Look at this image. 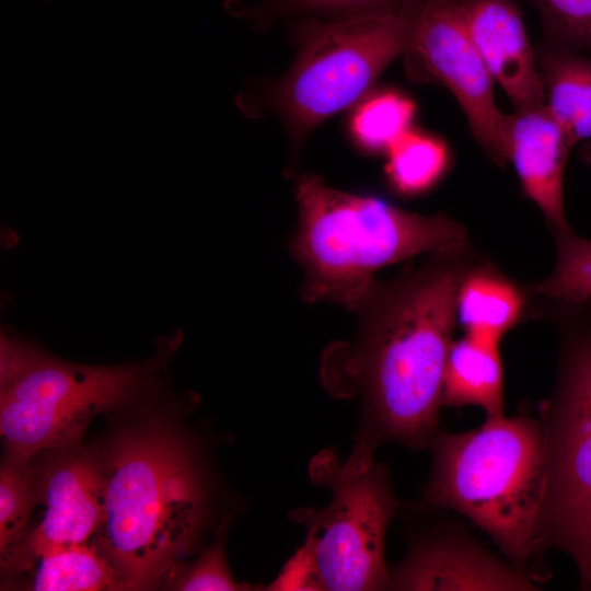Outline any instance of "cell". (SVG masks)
Here are the masks:
<instances>
[{
    "instance_id": "6da1fadb",
    "label": "cell",
    "mask_w": 591,
    "mask_h": 591,
    "mask_svg": "<svg viewBox=\"0 0 591 591\" xmlns=\"http://www.w3.org/2000/svg\"><path fill=\"white\" fill-rule=\"evenodd\" d=\"M465 255L433 254L419 267L375 280L351 310L359 322L356 339L325 350L323 386L335 398L359 402L355 443L344 461L349 472L369 467L387 443L429 449L441 431L456 296L472 267Z\"/></svg>"
},
{
    "instance_id": "7a4b0ae2",
    "label": "cell",
    "mask_w": 591,
    "mask_h": 591,
    "mask_svg": "<svg viewBox=\"0 0 591 591\" xmlns=\"http://www.w3.org/2000/svg\"><path fill=\"white\" fill-rule=\"evenodd\" d=\"M137 417L100 447L105 506L94 538L123 589L143 590L166 580L225 517L217 520L216 480L197 440L162 414Z\"/></svg>"
},
{
    "instance_id": "3957f363",
    "label": "cell",
    "mask_w": 591,
    "mask_h": 591,
    "mask_svg": "<svg viewBox=\"0 0 591 591\" xmlns=\"http://www.w3.org/2000/svg\"><path fill=\"white\" fill-rule=\"evenodd\" d=\"M294 188L299 223L290 252L303 269L306 302L329 301L351 311L381 267L421 253L467 250L466 231L444 215H418L337 190L314 174L300 175Z\"/></svg>"
},
{
    "instance_id": "277c9868",
    "label": "cell",
    "mask_w": 591,
    "mask_h": 591,
    "mask_svg": "<svg viewBox=\"0 0 591 591\" xmlns=\"http://www.w3.org/2000/svg\"><path fill=\"white\" fill-rule=\"evenodd\" d=\"M417 510L450 509L466 517L515 567L541 553L538 525L545 490L544 434L525 412L486 416L479 427L440 431ZM532 572V571H531Z\"/></svg>"
},
{
    "instance_id": "5b68a950",
    "label": "cell",
    "mask_w": 591,
    "mask_h": 591,
    "mask_svg": "<svg viewBox=\"0 0 591 591\" xmlns=\"http://www.w3.org/2000/svg\"><path fill=\"white\" fill-rule=\"evenodd\" d=\"M311 482L331 491L321 508L300 507L289 518L304 526L305 540L266 590H389L386 531L401 507L389 466L375 462L346 470L335 449L309 465Z\"/></svg>"
},
{
    "instance_id": "8992f818",
    "label": "cell",
    "mask_w": 591,
    "mask_h": 591,
    "mask_svg": "<svg viewBox=\"0 0 591 591\" xmlns=\"http://www.w3.org/2000/svg\"><path fill=\"white\" fill-rule=\"evenodd\" d=\"M413 1L391 13L294 21L296 59L262 91L264 105L286 127L292 152L288 173L310 132L358 104L382 71L407 53Z\"/></svg>"
},
{
    "instance_id": "52a82bcc",
    "label": "cell",
    "mask_w": 591,
    "mask_h": 591,
    "mask_svg": "<svg viewBox=\"0 0 591 591\" xmlns=\"http://www.w3.org/2000/svg\"><path fill=\"white\" fill-rule=\"evenodd\" d=\"M561 304L557 372L540 404L545 490L540 552L555 549L573 561L579 587L591 578V300Z\"/></svg>"
},
{
    "instance_id": "ba28073f",
    "label": "cell",
    "mask_w": 591,
    "mask_h": 591,
    "mask_svg": "<svg viewBox=\"0 0 591 591\" xmlns=\"http://www.w3.org/2000/svg\"><path fill=\"white\" fill-rule=\"evenodd\" d=\"M181 340L177 332L153 358L118 366L69 362L44 350L20 378L0 387L5 455L31 461L46 450L81 444L93 418L120 412L157 386Z\"/></svg>"
},
{
    "instance_id": "9c48e42d",
    "label": "cell",
    "mask_w": 591,
    "mask_h": 591,
    "mask_svg": "<svg viewBox=\"0 0 591 591\" xmlns=\"http://www.w3.org/2000/svg\"><path fill=\"white\" fill-rule=\"evenodd\" d=\"M32 463L35 506L45 508L16 548L1 559L5 572L28 569L42 556L85 544L100 526L105 506V472L100 447L46 450Z\"/></svg>"
},
{
    "instance_id": "30bf717a",
    "label": "cell",
    "mask_w": 591,
    "mask_h": 591,
    "mask_svg": "<svg viewBox=\"0 0 591 591\" xmlns=\"http://www.w3.org/2000/svg\"><path fill=\"white\" fill-rule=\"evenodd\" d=\"M406 55L422 72L450 90L474 137L502 163L505 114L495 104V81L470 35L456 0L412 2Z\"/></svg>"
},
{
    "instance_id": "8fae6325",
    "label": "cell",
    "mask_w": 591,
    "mask_h": 591,
    "mask_svg": "<svg viewBox=\"0 0 591 591\" xmlns=\"http://www.w3.org/2000/svg\"><path fill=\"white\" fill-rule=\"evenodd\" d=\"M540 581L452 525L410 534L405 555L389 568V590L532 591Z\"/></svg>"
},
{
    "instance_id": "7c38bea8",
    "label": "cell",
    "mask_w": 591,
    "mask_h": 591,
    "mask_svg": "<svg viewBox=\"0 0 591 591\" xmlns=\"http://www.w3.org/2000/svg\"><path fill=\"white\" fill-rule=\"evenodd\" d=\"M572 144L544 105L505 115L503 162L513 164L526 196L553 231L570 229L564 211V172Z\"/></svg>"
},
{
    "instance_id": "4fadbf2b",
    "label": "cell",
    "mask_w": 591,
    "mask_h": 591,
    "mask_svg": "<svg viewBox=\"0 0 591 591\" xmlns=\"http://www.w3.org/2000/svg\"><path fill=\"white\" fill-rule=\"evenodd\" d=\"M493 79L517 108L542 106L545 90L514 0H456Z\"/></svg>"
},
{
    "instance_id": "5bb4252c",
    "label": "cell",
    "mask_w": 591,
    "mask_h": 591,
    "mask_svg": "<svg viewBox=\"0 0 591 591\" xmlns=\"http://www.w3.org/2000/svg\"><path fill=\"white\" fill-rule=\"evenodd\" d=\"M497 340L466 334L452 340L444 370L443 405L503 414V371Z\"/></svg>"
},
{
    "instance_id": "9a60e30c",
    "label": "cell",
    "mask_w": 591,
    "mask_h": 591,
    "mask_svg": "<svg viewBox=\"0 0 591 591\" xmlns=\"http://www.w3.org/2000/svg\"><path fill=\"white\" fill-rule=\"evenodd\" d=\"M544 106L572 147L591 139V57L551 47L538 57Z\"/></svg>"
},
{
    "instance_id": "2e32d148",
    "label": "cell",
    "mask_w": 591,
    "mask_h": 591,
    "mask_svg": "<svg viewBox=\"0 0 591 591\" xmlns=\"http://www.w3.org/2000/svg\"><path fill=\"white\" fill-rule=\"evenodd\" d=\"M523 292L489 264L472 266L456 296V317L466 334L500 341L524 312Z\"/></svg>"
},
{
    "instance_id": "e0dca14e",
    "label": "cell",
    "mask_w": 591,
    "mask_h": 591,
    "mask_svg": "<svg viewBox=\"0 0 591 591\" xmlns=\"http://www.w3.org/2000/svg\"><path fill=\"white\" fill-rule=\"evenodd\" d=\"M30 589L37 591H95L123 589L118 570L94 545L80 544L37 559Z\"/></svg>"
},
{
    "instance_id": "ac0fdd59",
    "label": "cell",
    "mask_w": 591,
    "mask_h": 591,
    "mask_svg": "<svg viewBox=\"0 0 591 591\" xmlns=\"http://www.w3.org/2000/svg\"><path fill=\"white\" fill-rule=\"evenodd\" d=\"M413 0H260L245 3L227 0L225 10L235 18L250 22L255 28L266 30L282 20L344 19L367 14L391 13Z\"/></svg>"
},
{
    "instance_id": "d6986e66",
    "label": "cell",
    "mask_w": 591,
    "mask_h": 591,
    "mask_svg": "<svg viewBox=\"0 0 591 591\" xmlns=\"http://www.w3.org/2000/svg\"><path fill=\"white\" fill-rule=\"evenodd\" d=\"M385 172L392 187L415 195L432 187L444 174L449 152L444 142L427 134L408 130L387 151Z\"/></svg>"
},
{
    "instance_id": "ffe728a7",
    "label": "cell",
    "mask_w": 591,
    "mask_h": 591,
    "mask_svg": "<svg viewBox=\"0 0 591 591\" xmlns=\"http://www.w3.org/2000/svg\"><path fill=\"white\" fill-rule=\"evenodd\" d=\"M415 111L412 100L397 91L369 93L357 104L349 121V130L361 149L368 152H387L410 130Z\"/></svg>"
},
{
    "instance_id": "44dd1931",
    "label": "cell",
    "mask_w": 591,
    "mask_h": 591,
    "mask_svg": "<svg viewBox=\"0 0 591 591\" xmlns=\"http://www.w3.org/2000/svg\"><path fill=\"white\" fill-rule=\"evenodd\" d=\"M553 232L556 265L546 279L534 286V292L557 302L591 300V240L578 236L571 229Z\"/></svg>"
},
{
    "instance_id": "7402d4cb",
    "label": "cell",
    "mask_w": 591,
    "mask_h": 591,
    "mask_svg": "<svg viewBox=\"0 0 591 591\" xmlns=\"http://www.w3.org/2000/svg\"><path fill=\"white\" fill-rule=\"evenodd\" d=\"M35 507L31 461L4 455L0 470V552L10 555L30 530Z\"/></svg>"
},
{
    "instance_id": "603a6c76",
    "label": "cell",
    "mask_w": 591,
    "mask_h": 591,
    "mask_svg": "<svg viewBox=\"0 0 591 591\" xmlns=\"http://www.w3.org/2000/svg\"><path fill=\"white\" fill-rule=\"evenodd\" d=\"M231 517H225L213 531L212 540L204 552L192 563L179 564L166 578L172 590L200 591L253 590V586L240 583L233 578L225 557L224 544Z\"/></svg>"
},
{
    "instance_id": "cb8c5ba5",
    "label": "cell",
    "mask_w": 591,
    "mask_h": 591,
    "mask_svg": "<svg viewBox=\"0 0 591 591\" xmlns=\"http://www.w3.org/2000/svg\"><path fill=\"white\" fill-rule=\"evenodd\" d=\"M549 47L591 51V0H531Z\"/></svg>"
},
{
    "instance_id": "d4e9b609",
    "label": "cell",
    "mask_w": 591,
    "mask_h": 591,
    "mask_svg": "<svg viewBox=\"0 0 591 591\" xmlns=\"http://www.w3.org/2000/svg\"><path fill=\"white\" fill-rule=\"evenodd\" d=\"M31 340L2 329L0 337V387L20 378L43 354Z\"/></svg>"
},
{
    "instance_id": "484cf974",
    "label": "cell",
    "mask_w": 591,
    "mask_h": 591,
    "mask_svg": "<svg viewBox=\"0 0 591 591\" xmlns=\"http://www.w3.org/2000/svg\"><path fill=\"white\" fill-rule=\"evenodd\" d=\"M587 590H591V578H590L589 586H588Z\"/></svg>"
}]
</instances>
